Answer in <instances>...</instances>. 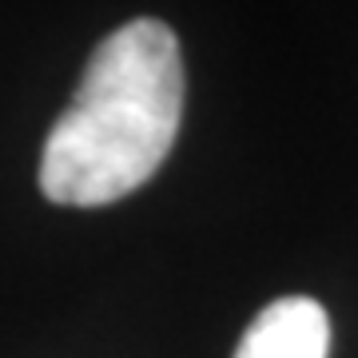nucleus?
Listing matches in <instances>:
<instances>
[{"mask_svg":"<svg viewBox=\"0 0 358 358\" xmlns=\"http://www.w3.org/2000/svg\"><path fill=\"white\" fill-rule=\"evenodd\" d=\"M331 319L322 303L307 294H287L255 315L235 358H327Z\"/></svg>","mask_w":358,"mask_h":358,"instance_id":"nucleus-2","label":"nucleus"},{"mask_svg":"<svg viewBox=\"0 0 358 358\" xmlns=\"http://www.w3.org/2000/svg\"><path fill=\"white\" fill-rule=\"evenodd\" d=\"M183 115V56L164 20H131L92 52L76 100L52 124L40 192L64 207H103L159 171Z\"/></svg>","mask_w":358,"mask_h":358,"instance_id":"nucleus-1","label":"nucleus"}]
</instances>
